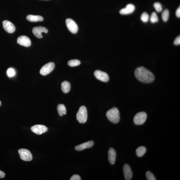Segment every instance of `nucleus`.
<instances>
[{"label": "nucleus", "mask_w": 180, "mask_h": 180, "mask_svg": "<svg viewBox=\"0 0 180 180\" xmlns=\"http://www.w3.org/2000/svg\"><path fill=\"white\" fill-rule=\"evenodd\" d=\"M135 75L139 81L145 83H150L155 80L153 73L143 67L137 68L135 71Z\"/></svg>", "instance_id": "nucleus-1"}, {"label": "nucleus", "mask_w": 180, "mask_h": 180, "mask_svg": "<svg viewBox=\"0 0 180 180\" xmlns=\"http://www.w3.org/2000/svg\"><path fill=\"white\" fill-rule=\"evenodd\" d=\"M108 120L113 124H117L120 119L119 110L116 108H113L108 111L106 113Z\"/></svg>", "instance_id": "nucleus-2"}, {"label": "nucleus", "mask_w": 180, "mask_h": 180, "mask_svg": "<svg viewBox=\"0 0 180 180\" xmlns=\"http://www.w3.org/2000/svg\"><path fill=\"white\" fill-rule=\"evenodd\" d=\"M77 119L79 123L84 124L87 119V109L84 106H81L77 114Z\"/></svg>", "instance_id": "nucleus-3"}, {"label": "nucleus", "mask_w": 180, "mask_h": 180, "mask_svg": "<svg viewBox=\"0 0 180 180\" xmlns=\"http://www.w3.org/2000/svg\"><path fill=\"white\" fill-rule=\"evenodd\" d=\"M147 117L146 113L144 112L137 113L134 116V124L137 125L143 124L146 121Z\"/></svg>", "instance_id": "nucleus-4"}, {"label": "nucleus", "mask_w": 180, "mask_h": 180, "mask_svg": "<svg viewBox=\"0 0 180 180\" xmlns=\"http://www.w3.org/2000/svg\"><path fill=\"white\" fill-rule=\"evenodd\" d=\"M19 154L21 159L22 160L29 162L32 159V153L27 149L22 148L20 149L18 151Z\"/></svg>", "instance_id": "nucleus-5"}, {"label": "nucleus", "mask_w": 180, "mask_h": 180, "mask_svg": "<svg viewBox=\"0 0 180 180\" xmlns=\"http://www.w3.org/2000/svg\"><path fill=\"white\" fill-rule=\"evenodd\" d=\"M66 24L70 31L73 34L77 33L78 30V27L76 23L71 18H68L66 20Z\"/></svg>", "instance_id": "nucleus-6"}, {"label": "nucleus", "mask_w": 180, "mask_h": 180, "mask_svg": "<svg viewBox=\"0 0 180 180\" xmlns=\"http://www.w3.org/2000/svg\"><path fill=\"white\" fill-rule=\"evenodd\" d=\"M55 65L53 62L46 64L42 67L40 71V74L44 76L50 73L54 70Z\"/></svg>", "instance_id": "nucleus-7"}, {"label": "nucleus", "mask_w": 180, "mask_h": 180, "mask_svg": "<svg viewBox=\"0 0 180 180\" xmlns=\"http://www.w3.org/2000/svg\"><path fill=\"white\" fill-rule=\"evenodd\" d=\"M94 75L97 79L103 82H107L109 80V77L107 73L101 70L95 71Z\"/></svg>", "instance_id": "nucleus-8"}, {"label": "nucleus", "mask_w": 180, "mask_h": 180, "mask_svg": "<svg viewBox=\"0 0 180 180\" xmlns=\"http://www.w3.org/2000/svg\"><path fill=\"white\" fill-rule=\"evenodd\" d=\"M31 130L34 133L37 134H41L47 131V128L42 125H36L31 128Z\"/></svg>", "instance_id": "nucleus-9"}, {"label": "nucleus", "mask_w": 180, "mask_h": 180, "mask_svg": "<svg viewBox=\"0 0 180 180\" xmlns=\"http://www.w3.org/2000/svg\"><path fill=\"white\" fill-rule=\"evenodd\" d=\"M43 32L47 33L48 32V30L46 27H41V26L35 27L33 28L32 29L33 34L37 38H42V33Z\"/></svg>", "instance_id": "nucleus-10"}, {"label": "nucleus", "mask_w": 180, "mask_h": 180, "mask_svg": "<svg viewBox=\"0 0 180 180\" xmlns=\"http://www.w3.org/2000/svg\"><path fill=\"white\" fill-rule=\"evenodd\" d=\"M17 43L21 46L28 47L31 46V42L29 37L25 35H22L18 38Z\"/></svg>", "instance_id": "nucleus-11"}, {"label": "nucleus", "mask_w": 180, "mask_h": 180, "mask_svg": "<svg viewBox=\"0 0 180 180\" xmlns=\"http://www.w3.org/2000/svg\"><path fill=\"white\" fill-rule=\"evenodd\" d=\"M2 25L4 29L8 33H13L15 30V26L9 21L5 20L2 22Z\"/></svg>", "instance_id": "nucleus-12"}, {"label": "nucleus", "mask_w": 180, "mask_h": 180, "mask_svg": "<svg viewBox=\"0 0 180 180\" xmlns=\"http://www.w3.org/2000/svg\"><path fill=\"white\" fill-rule=\"evenodd\" d=\"M124 178L126 180H131L132 177V172L131 167L127 164H125L123 167Z\"/></svg>", "instance_id": "nucleus-13"}, {"label": "nucleus", "mask_w": 180, "mask_h": 180, "mask_svg": "<svg viewBox=\"0 0 180 180\" xmlns=\"http://www.w3.org/2000/svg\"><path fill=\"white\" fill-rule=\"evenodd\" d=\"M135 9V6L132 4H127L125 8L120 11V13L122 15H127L133 13Z\"/></svg>", "instance_id": "nucleus-14"}, {"label": "nucleus", "mask_w": 180, "mask_h": 180, "mask_svg": "<svg viewBox=\"0 0 180 180\" xmlns=\"http://www.w3.org/2000/svg\"><path fill=\"white\" fill-rule=\"evenodd\" d=\"M93 141H90L75 146V150L77 151H82L86 148H91L94 145Z\"/></svg>", "instance_id": "nucleus-15"}, {"label": "nucleus", "mask_w": 180, "mask_h": 180, "mask_svg": "<svg viewBox=\"0 0 180 180\" xmlns=\"http://www.w3.org/2000/svg\"><path fill=\"white\" fill-rule=\"evenodd\" d=\"M116 158V151L112 148H110L108 151V159L110 164H115Z\"/></svg>", "instance_id": "nucleus-16"}, {"label": "nucleus", "mask_w": 180, "mask_h": 180, "mask_svg": "<svg viewBox=\"0 0 180 180\" xmlns=\"http://www.w3.org/2000/svg\"><path fill=\"white\" fill-rule=\"evenodd\" d=\"M27 19L28 21L32 22H41L44 20L43 17L41 16L32 15H28Z\"/></svg>", "instance_id": "nucleus-17"}, {"label": "nucleus", "mask_w": 180, "mask_h": 180, "mask_svg": "<svg viewBox=\"0 0 180 180\" xmlns=\"http://www.w3.org/2000/svg\"><path fill=\"white\" fill-rule=\"evenodd\" d=\"M61 89L65 93H68L70 91V84L69 82L64 81L61 84Z\"/></svg>", "instance_id": "nucleus-18"}, {"label": "nucleus", "mask_w": 180, "mask_h": 180, "mask_svg": "<svg viewBox=\"0 0 180 180\" xmlns=\"http://www.w3.org/2000/svg\"><path fill=\"white\" fill-rule=\"evenodd\" d=\"M57 110L58 114L60 117L67 113V110L65 106L63 104H59L57 106Z\"/></svg>", "instance_id": "nucleus-19"}, {"label": "nucleus", "mask_w": 180, "mask_h": 180, "mask_svg": "<svg viewBox=\"0 0 180 180\" xmlns=\"http://www.w3.org/2000/svg\"><path fill=\"white\" fill-rule=\"evenodd\" d=\"M146 151V149L145 147L143 146H140L136 149V154L137 157H141L145 154Z\"/></svg>", "instance_id": "nucleus-20"}, {"label": "nucleus", "mask_w": 180, "mask_h": 180, "mask_svg": "<svg viewBox=\"0 0 180 180\" xmlns=\"http://www.w3.org/2000/svg\"><path fill=\"white\" fill-rule=\"evenodd\" d=\"M169 11L168 9H165L163 11L162 13V18L164 22H167L169 17Z\"/></svg>", "instance_id": "nucleus-21"}, {"label": "nucleus", "mask_w": 180, "mask_h": 180, "mask_svg": "<svg viewBox=\"0 0 180 180\" xmlns=\"http://www.w3.org/2000/svg\"><path fill=\"white\" fill-rule=\"evenodd\" d=\"M80 61L77 60H71L68 61V65L71 67H75L79 65L80 64Z\"/></svg>", "instance_id": "nucleus-22"}, {"label": "nucleus", "mask_w": 180, "mask_h": 180, "mask_svg": "<svg viewBox=\"0 0 180 180\" xmlns=\"http://www.w3.org/2000/svg\"><path fill=\"white\" fill-rule=\"evenodd\" d=\"M150 20V22L152 23L157 22L158 21V18L157 14L155 12H153L151 15Z\"/></svg>", "instance_id": "nucleus-23"}, {"label": "nucleus", "mask_w": 180, "mask_h": 180, "mask_svg": "<svg viewBox=\"0 0 180 180\" xmlns=\"http://www.w3.org/2000/svg\"><path fill=\"white\" fill-rule=\"evenodd\" d=\"M149 20V15L148 13L144 12L141 16V20L144 22H147Z\"/></svg>", "instance_id": "nucleus-24"}, {"label": "nucleus", "mask_w": 180, "mask_h": 180, "mask_svg": "<svg viewBox=\"0 0 180 180\" xmlns=\"http://www.w3.org/2000/svg\"><path fill=\"white\" fill-rule=\"evenodd\" d=\"M146 176L147 179L148 180H156L154 175L150 171H148L146 172Z\"/></svg>", "instance_id": "nucleus-25"}, {"label": "nucleus", "mask_w": 180, "mask_h": 180, "mask_svg": "<svg viewBox=\"0 0 180 180\" xmlns=\"http://www.w3.org/2000/svg\"><path fill=\"white\" fill-rule=\"evenodd\" d=\"M156 11L160 13L162 10V4L159 2H155L153 5Z\"/></svg>", "instance_id": "nucleus-26"}, {"label": "nucleus", "mask_w": 180, "mask_h": 180, "mask_svg": "<svg viewBox=\"0 0 180 180\" xmlns=\"http://www.w3.org/2000/svg\"><path fill=\"white\" fill-rule=\"evenodd\" d=\"M7 74L9 77H11L14 76L15 74V71L13 69L10 68L8 69L7 70Z\"/></svg>", "instance_id": "nucleus-27"}, {"label": "nucleus", "mask_w": 180, "mask_h": 180, "mask_svg": "<svg viewBox=\"0 0 180 180\" xmlns=\"http://www.w3.org/2000/svg\"><path fill=\"white\" fill-rule=\"evenodd\" d=\"M70 180H81V178L79 175L77 174H75L73 175L72 177H71Z\"/></svg>", "instance_id": "nucleus-28"}, {"label": "nucleus", "mask_w": 180, "mask_h": 180, "mask_svg": "<svg viewBox=\"0 0 180 180\" xmlns=\"http://www.w3.org/2000/svg\"><path fill=\"white\" fill-rule=\"evenodd\" d=\"M174 44L175 45L177 46V45H180V35L177 37L176 39H175Z\"/></svg>", "instance_id": "nucleus-29"}, {"label": "nucleus", "mask_w": 180, "mask_h": 180, "mask_svg": "<svg viewBox=\"0 0 180 180\" xmlns=\"http://www.w3.org/2000/svg\"><path fill=\"white\" fill-rule=\"evenodd\" d=\"M176 15L177 17L180 18V7L177 8L176 11Z\"/></svg>", "instance_id": "nucleus-30"}, {"label": "nucleus", "mask_w": 180, "mask_h": 180, "mask_svg": "<svg viewBox=\"0 0 180 180\" xmlns=\"http://www.w3.org/2000/svg\"><path fill=\"white\" fill-rule=\"evenodd\" d=\"M5 176L4 173L1 170H0V178L2 179L4 178Z\"/></svg>", "instance_id": "nucleus-31"}, {"label": "nucleus", "mask_w": 180, "mask_h": 180, "mask_svg": "<svg viewBox=\"0 0 180 180\" xmlns=\"http://www.w3.org/2000/svg\"><path fill=\"white\" fill-rule=\"evenodd\" d=\"M1 101H0V106L1 105Z\"/></svg>", "instance_id": "nucleus-32"}]
</instances>
